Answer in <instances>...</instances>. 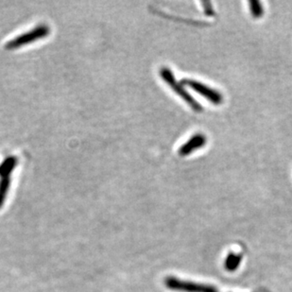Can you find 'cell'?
I'll return each instance as SVG.
<instances>
[{
    "label": "cell",
    "instance_id": "1",
    "mask_svg": "<svg viewBox=\"0 0 292 292\" xmlns=\"http://www.w3.org/2000/svg\"><path fill=\"white\" fill-rule=\"evenodd\" d=\"M160 76L163 79V81L174 91V92L181 97L183 100L191 107V108L196 111V112H201L202 111V106L200 103L193 98L192 96L185 90L184 85L179 83L176 80L175 76L172 73V71L168 67H162L160 69Z\"/></svg>",
    "mask_w": 292,
    "mask_h": 292
},
{
    "label": "cell",
    "instance_id": "2",
    "mask_svg": "<svg viewBox=\"0 0 292 292\" xmlns=\"http://www.w3.org/2000/svg\"><path fill=\"white\" fill-rule=\"evenodd\" d=\"M50 34V27L48 25H39L35 27L32 31L25 33V34L18 35L13 40L9 41L5 45V49L8 50H17L21 47H24L25 45L35 42L37 40L43 39L47 37Z\"/></svg>",
    "mask_w": 292,
    "mask_h": 292
},
{
    "label": "cell",
    "instance_id": "3",
    "mask_svg": "<svg viewBox=\"0 0 292 292\" xmlns=\"http://www.w3.org/2000/svg\"><path fill=\"white\" fill-rule=\"evenodd\" d=\"M164 284L168 289L179 292H218L217 288L209 284H198L189 281L180 280L173 276L165 278Z\"/></svg>",
    "mask_w": 292,
    "mask_h": 292
},
{
    "label": "cell",
    "instance_id": "4",
    "mask_svg": "<svg viewBox=\"0 0 292 292\" xmlns=\"http://www.w3.org/2000/svg\"><path fill=\"white\" fill-rule=\"evenodd\" d=\"M181 84L190 87L195 92L200 94V96L204 97L206 100L215 105H219L223 102V96L221 95V93L209 87L205 84H201L198 81L191 79H184L181 82Z\"/></svg>",
    "mask_w": 292,
    "mask_h": 292
},
{
    "label": "cell",
    "instance_id": "5",
    "mask_svg": "<svg viewBox=\"0 0 292 292\" xmlns=\"http://www.w3.org/2000/svg\"><path fill=\"white\" fill-rule=\"evenodd\" d=\"M206 142H207V138L204 134H194L189 140H187L179 149L178 153L180 156H187V155L191 154L195 150H199L200 148L204 147Z\"/></svg>",
    "mask_w": 292,
    "mask_h": 292
},
{
    "label": "cell",
    "instance_id": "6",
    "mask_svg": "<svg viewBox=\"0 0 292 292\" xmlns=\"http://www.w3.org/2000/svg\"><path fill=\"white\" fill-rule=\"evenodd\" d=\"M19 163L17 156L11 155L0 163V178H11V174L17 168Z\"/></svg>",
    "mask_w": 292,
    "mask_h": 292
},
{
    "label": "cell",
    "instance_id": "7",
    "mask_svg": "<svg viewBox=\"0 0 292 292\" xmlns=\"http://www.w3.org/2000/svg\"><path fill=\"white\" fill-rule=\"evenodd\" d=\"M241 261H242L241 254H235V253L231 252L226 257L224 267L228 271H234L237 267H239V264Z\"/></svg>",
    "mask_w": 292,
    "mask_h": 292
},
{
    "label": "cell",
    "instance_id": "8",
    "mask_svg": "<svg viewBox=\"0 0 292 292\" xmlns=\"http://www.w3.org/2000/svg\"><path fill=\"white\" fill-rule=\"evenodd\" d=\"M11 186V178H0V208L3 206Z\"/></svg>",
    "mask_w": 292,
    "mask_h": 292
},
{
    "label": "cell",
    "instance_id": "9",
    "mask_svg": "<svg viewBox=\"0 0 292 292\" xmlns=\"http://www.w3.org/2000/svg\"><path fill=\"white\" fill-rule=\"evenodd\" d=\"M250 11L253 18H260L264 15V8L258 0H250Z\"/></svg>",
    "mask_w": 292,
    "mask_h": 292
},
{
    "label": "cell",
    "instance_id": "10",
    "mask_svg": "<svg viewBox=\"0 0 292 292\" xmlns=\"http://www.w3.org/2000/svg\"><path fill=\"white\" fill-rule=\"evenodd\" d=\"M202 5L204 7V13L207 17H214L215 16V12L212 8V4L208 2V1H203Z\"/></svg>",
    "mask_w": 292,
    "mask_h": 292
}]
</instances>
